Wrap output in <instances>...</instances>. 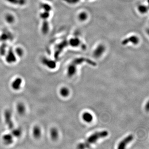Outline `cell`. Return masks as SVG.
Instances as JSON below:
<instances>
[{"label": "cell", "instance_id": "cell-13", "mask_svg": "<svg viewBox=\"0 0 149 149\" xmlns=\"http://www.w3.org/2000/svg\"><path fill=\"white\" fill-rule=\"evenodd\" d=\"M104 51V48L103 46H100L96 49V50L94 51V56L96 57H99L102 54Z\"/></svg>", "mask_w": 149, "mask_h": 149}, {"label": "cell", "instance_id": "cell-10", "mask_svg": "<svg viewBox=\"0 0 149 149\" xmlns=\"http://www.w3.org/2000/svg\"><path fill=\"white\" fill-rule=\"evenodd\" d=\"M16 110L18 114L20 115H23L26 112V107L23 103H18L16 106Z\"/></svg>", "mask_w": 149, "mask_h": 149}, {"label": "cell", "instance_id": "cell-1", "mask_svg": "<svg viewBox=\"0 0 149 149\" xmlns=\"http://www.w3.org/2000/svg\"><path fill=\"white\" fill-rule=\"evenodd\" d=\"M108 135V132L106 130L96 132L90 135L84 143L79 144L78 145V148L79 149H84L89 148L91 145L94 143L98 139L106 137Z\"/></svg>", "mask_w": 149, "mask_h": 149}, {"label": "cell", "instance_id": "cell-2", "mask_svg": "<svg viewBox=\"0 0 149 149\" xmlns=\"http://www.w3.org/2000/svg\"><path fill=\"white\" fill-rule=\"evenodd\" d=\"M84 62H86L92 66H96L97 64L95 62L90 60L89 59L80 58L76 59L73 60L71 64L69 66L68 69V75L69 77H71L75 74L76 71L77 66L78 65Z\"/></svg>", "mask_w": 149, "mask_h": 149}, {"label": "cell", "instance_id": "cell-6", "mask_svg": "<svg viewBox=\"0 0 149 149\" xmlns=\"http://www.w3.org/2000/svg\"><path fill=\"white\" fill-rule=\"evenodd\" d=\"M22 83V79L20 77L15 78L11 83V87L13 90L18 91L20 89Z\"/></svg>", "mask_w": 149, "mask_h": 149}, {"label": "cell", "instance_id": "cell-11", "mask_svg": "<svg viewBox=\"0 0 149 149\" xmlns=\"http://www.w3.org/2000/svg\"><path fill=\"white\" fill-rule=\"evenodd\" d=\"M51 138L53 140H56L59 137V132L55 128H52L50 131Z\"/></svg>", "mask_w": 149, "mask_h": 149}, {"label": "cell", "instance_id": "cell-12", "mask_svg": "<svg viewBox=\"0 0 149 149\" xmlns=\"http://www.w3.org/2000/svg\"><path fill=\"white\" fill-rule=\"evenodd\" d=\"M11 130V134L12 135L14 138H19L20 137L21 135H22V130L19 128L15 129L14 128Z\"/></svg>", "mask_w": 149, "mask_h": 149}, {"label": "cell", "instance_id": "cell-25", "mask_svg": "<svg viewBox=\"0 0 149 149\" xmlns=\"http://www.w3.org/2000/svg\"><path fill=\"white\" fill-rule=\"evenodd\" d=\"M149 102H148L147 103V104L146 105V107H145V109L147 111H148L149 110Z\"/></svg>", "mask_w": 149, "mask_h": 149}, {"label": "cell", "instance_id": "cell-21", "mask_svg": "<svg viewBox=\"0 0 149 149\" xmlns=\"http://www.w3.org/2000/svg\"><path fill=\"white\" fill-rule=\"evenodd\" d=\"M40 16H41V18H42L43 19H47L49 17V13L48 12L45 11V12H43L41 14Z\"/></svg>", "mask_w": 149, "mask_h": 149}, {"label": "cell", "instance_id": "cell-4", "mask_svg": "<svg viewBox=\"0 0 149 149\" xmlns=\"http://www.w3.org/2000/svg\"><path fill=\"white\" fill-rule=\"evenodd\" d=\"M133 137L131 135H130L128 136L127 137L122 140L118 145V148L119 149H123L125 148L126 145L129 144L130 142H131L133 140Z\"/></svg>", "mask_w": 149, "mask_h": 149}, {"label": "cell", "instance_id": "cell-15", "mask_svg": "<svg viewBox=\"0 0 149 149\" xmlns=\"http://www.w3.org/2000/svg\"><path fill=\"white\" fill-rule=\"evenodd\" d=\"M129 41V42H132L135 44H136L138 43L139 40H138V37H135V36H133V37L129 38L127 40H125L123 41V44H126Z\"/></svg>", "mask_w": 149, "mask_h": 149}, {"label": "cell", "instance_id": "cell-22", "mask_svg": "<svg viewBox=\"0 0 149 149\" xmlns=\"http://www.w3.org/2000/svg\"><path fill=\"white\" fill-rule=\"evenodd\" d=\"M79 41L78 39H73V40H71V41H70V43H71V45L72 46H77L79 44Z\"/></svg>", "mask_w": 149, "mask_h": 149}, {"label": "cell", "instance_id": "cell-16", "mask_svg": "<svg viewBox=\"0 0 149 149\" xmlns=\"http://www.w3.org/2000/svg\"><path fill=\"white\" fill-rule=\"evenodd\" d=\"M6 1L10 3V4L14 5H23L25 3V0H6Z\"/></svg>", "mask_w": 149, "mask_h": 149}, {"label": "cell", "instance_id": "cell-23", "mask_svg": "<svg viewBox=\"0 0 149 149\" xmlns=\"http://www.w3.org/2000/svg\"><path fill=\"white\" fill-rule=\"evenodd\" d=\"M138 10L140 12H142V13H145V12H146L147 9L146 7L145 6H139Z\"/></svg>", "mask_w": 149, "mask_h": 149}, {"label": "cell", "instance_id": "cell-18", "mask_svg": "<svg viewBox=\"0 0 149 149\" xmlns=\"http://www.w3.org/2000/svg\"><path fill=\"white\" fill-rule=\"evenodd\" d=\"M6 21L9 23H12L15 20L14 16H13L10 14H8L6 15Z\"/></svg>", "mask_w": 149, "mask_h": 149}, {"label": "cell", "instance_id": "cell-3", "mask_svg": "<svg viewBox=\"0 0 149 149\" xmlns=\"http://www.w3.org/2000/svg\"><path fill=\"white\" fill-rule=\"evenodd\" d=\"M4 120L8 129L11 130L14 128V124L12 120V112L10 110L7 109L4 111Z\"/></svg>", "mask_w": 149, "mask_h": 149}, {"label": "cell", "instance_id": "cell-24", "mask_svg": "<svg viewBox=\"0 0 149 149\" xmlns=\"http://www.w3.org/2000/svg\"><path fill=\"white\" fill-rule=\"evenodd\" d=\"M43 8L44 9V10H45V11H47V12H49V11H50L51 10V6H49V5H48L47 4H45V5H44L43 6Z\"/></svg>", "mask_w": 149, "mask_h": 149}, {"label": "cell", "instance_id": "cell-8", "mask_svg": "<svg viewBox=\"0 0 149 149\" xmlns=\"http://www.w3.org/2000/svg\"><path fill=\"white\" fill-rule=\"evenodd\" d=\"M43 64L51 69H53L56 67V63L53 60H51L46 58H44L42 59Z\"/></svg>", "mask_w": 149, "mask_h": 149}, {"label": "cell", "instance_id": "cell-20", "mask_svg": "<svg viewBox=\"0 0 149 149\" xmlns=\"http://www.w3.org/2000/svg\"><path fill=\"white\" fill-rule=\"evenodd\" d=\"M78 17H79V20L81 21H84L87 19L88 16L86 13L82 12L79 14Z\"/></svg>", "mask_w": 149, "mask_h": 149}, {"label": "cell", "instance_id": "cell-7", "mask_svg": "<svg viewBox=\"0 0 149 149\" xmlns=\"http://www.w3.org/2000/svg\"><path fill=\"white\" fill-rule=\"evenodd\" d=\"M6 60L7 63L10 64L15 63L16 61V57L15 56V52L11 49L8 52Z\"/></svg>", "mask_w": 149, "mask_h": 149}, {"label": "cell", "instance_id": "cell-9", "mask_svg": "<svg viewBox=\"0 0 149 149\" xmlns=\"http://www.w3.org/2000/svg\"><path fill=\"white\" fill-rule=\"evenodd\" d=\"M42 132L41 129L39 126H34L32 129V135L34 138L36 139H40L41 137Z\"/></svg>", "mask_w": 149, "mask_h": 149}, {"label": "cell", "instance_id": "cell-14", "mask_svg": "<svg viewBox=\"0 0 149 149\" xmlns=\"http://www.w3.org/2000/svg\"><path fill=\"white\" fill-rule=\"evenodd\" d=\"M82 118L84 120L87 122H90L92 121L93 119V116L91 114L86 112L85 113L82 115Z\"/></svg>", "mask_w": 149, "mask_h": 149}, {"label": "cell", "instance_id": "cell-17", "mask_svg": "<svg viewBox=\"0 0 149 149\" xmlns=\"http://www.w3.org/2000/svg\"><path fill=\"white\" fill-rule=\"evenodd\" d=\"M60 94L62 97H66L69 94V89L66 88H62L60 90Z\"/></svg>", "mask_w": 149, "mask_h": 149}, {"label": "cell", "instance_id": "cell-5", "mask_svg": "<svg viewBox=\"0 0 149 149\" xmlns=\"http://www.w3.org/2000/svg\"><path fill=\"white\" fill-rule=\"evenodd\" d=\"M2 140L6 145H10L13 143L14 137L11 133L4 134L2 136Z\"/></svg>", "mask_w": 149, "mask_h": 149}, {"label": "cell", "instance_id": "cell-19", "mask_svg": "<svg viewBox=\"0 0 149 149\" xmlns=\"http://www.w3.org/2000/svg\"><path fill=\"white\" fill-rule=\"evenodd\" d=\"M15 53L19 57H22L23 55V50L22 48H19V47L16 48L15 49Z\"/></svg>", "mask_w": 149, "mask_h": 149}]
</instances>
